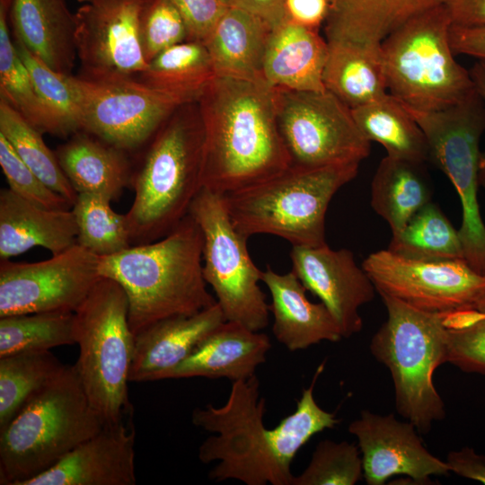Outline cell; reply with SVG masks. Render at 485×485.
<instances>
[{
	"instance_id": "cell-1",
	"label": "cell",
	"mask_w": 485,
	"mask_h": 485,
	"mask_svg": "<svg viewBox=\"0 0 485 485\" xmlns=\"http://www.w3.org/2000/svg\"><path fill=\"white\" fill-rule=\"evenodd\" d=\"M324 363L316 369L293 413L268 429L264 424L266 400L260 396L257 375L232 383L221 407L207 404L193 410L196 427L214 433L198 448L203 463L217 461L210 480H235L246 485H292V463L299 450L316 434L333 428L340 419L315 401L313 391Z\"/></svg>"
},
{
	"instance_id": "cell-2",
	"label": "cell",
	"mask_w": 485,
	"mask_h": 485,
	"mask_svg": "<svg viewBox=\"0 0 485 485\" xmlns=\"http://www.w3.org/2000/svg\"><path fill=\"white\" fill-rule=\"evenodd\" d=\"M204 132L202 185L225 195L287 169L275 89L264 81L215 76L198 101Z\"/></svg>"
},
{
	"instance_id": "cell-3",
	"label": "cell",
	"mask_w": 485,
	"mask_h": 485,
	"mask_svg": "<svg viewBox=\"0 0 485 485\" xmlns=\"http://www.w3.org/2000/svg\"><path fill=\"white\" fill-rule=\"evenodd\" d=\"M202 232L188 214L167 235L100 257L101 277L115 280L128 300L136 336L151 325L195 314L216 303L202 270Z\"/></svg>"
},
{
	"instance_id": "cell-4",
	"label": "cell",
	"mask_w": 485,
	"mask_h": 485,
	"mask_svg": "<svg viewBox=\"0 0 485 485\" xmlns=\"http://www.w3.org/2000/svg\"><path fill=\"white\" fill-rule=\"evenodd\" d=\"M204 146L198 101L178 107L145 145L132 166L129 187L135 195L125 214L131 244L161 239L189 214L203 188Z\"/></svg>"
},
{
	"instance_id": "cell-5",
	"label": "cell",
	"mask_w": 485,
	"mask_h": 485,
	"mask_svg": "<svg viewBox=\"0 0 485 485\" xmlns=\"http://www.w3.org/2000/svg\"><path fill=\"white\" fill-rule=\"evenodd\" d=\"M103 427L75 366L66 365L0 431V484L23 485Z\"/></svg>"
},
{
	"instance_id": "cell-6",
	"label": "cell",
	"mask_w": 485,
	"mask_h": 485,
	"mask_svg": "<svg viewBox=\"0 0 485 485\" xmlns=\"http://www.w3.org/2000/svg\"><path fill=\"white\" fill-rule=\"evenodd\" d=\"M359 163L322 168L290 165L250 187L223 195L236 230L246 237L278 236L292 246L325 242V216L337 191L357 174Z\"/></svg>"
},
{
	"instance_id": "cell-7",
	"label": "cell",
	"mask_w": 485,
	"mask_h": 485,
	"mask_svg": "<svg viewBox=\"0 0 485 485\" xmlns=\"http://www.w3.org/2000/svg\"><path fill=\"white\" fill-rule=\"evenodd\" d=\"M74 365L88 400L104 426L132 416L128 383L135 336L128 300L115 280L101 277L74 312Z\"/></svg>"
},
{
	"instance_id": "cell-8",
	"label": "cell",
	"mask_w": 485,
	"mask_h": 485,
	"mask_svg": "<svg viewBox=\"0 0 485 485\" xmlns=\"http://www.w3.org/2000/svg\"><path fill=\"white\" fill-rule=\"evenodd\" d=\"M451 26L445 4L410 19L381 42L387 90L407 108L444 110L476 90L469 70L454 59Z\"/></svg>"
},
{
	"instance_id": "cell-9",
	"label": "cell",
	"mask_w": 485,
	"mask_h": 485,
	"mask_svg": "<svg viewBox=\"0 0 485 485\" xmlns=\"http://www.w3.org/2000/svg\"><path fill=\"white\" fill-rule=\"evenodd\" d=\"M387 319L371 339L370 350L390 370L398 413L418 431L428 433L445 418V403L433 384L435 370L446 363L444 317L380 295Z\"/></svg>"
},
{
	"instance_id": "cell-10",
	"label": "cell",
	"mask_w": 485,
	"mask_h": 485,
	"mask_svg": "<svg viewBox=\"0 0 485 485\" xmlns=\"http://www.w3.org/2000/svg\"><path fill=\"white\" fill-rule=\"evenodd\" d=\"M407 109L427 137L428 161L448 177L459 195L463 216L458 232L464 260L475 271L483 275L485 225L477 192L480 186L479 144L485 131V100L475 90L458 103L444 110L423 111Z\"/></svg>"
},
{
	"instance_id": "cell-11",
	"label": "cell",
	"mask_w": 485,
	"mask_h": 485,
	"mask_svg": "<svg viewBox=\"0 0 485 485\" xmlns=\"http://www.w3.org/2000/svg\"><path fill=\"white\" fill-rule=\"evenodd\" d=\"M189 214L202 232L203 276L225 321L262 331L270 313L260 287L262 270L251 258L248 237L234 226L223 195L202 188Z\"/></svg>"
},
{
	"instance_id": "cell-12",
	"label": "cell",
	"mask_w": 485,
	"mask_h": 485,
	"mask_svg": "<svg viewBox=\"0 0 485 485\" xmlns=\"http://www.w3.org/2000/svg\"><path fill=\"white\" fill-rule=\"evenodd\" d=\"M278 130L293 166L360 163L370 154L351 109L329 91L275 89Z\"/></svg>"
},
{
	"instance_id": "cell-13",
	"label": "cell",
	"mask_w": 485,
	"mask_h": 485,
	"mask_svg": "<svg viewBox=\"0 0 485 485\" xmlns=\"http://www.w3.org/2000/svg\"><path fill=\"white\" fill-rule=\"evenodd\" d=\"M362 268L379 295L419 311L443 317L485 315V276L465 260H418L381 250L368 255Z\"/></svg>"
},
{
	"instance_id": "cell-14",
	"label": "cell",
	"mask_w": 485,
	"mask_h": 485,
	"mask_svg": "<svg viewBox=\"0 0 485 485\" xmlns=\"http://www.w3.org/2000/svg\"><path fill=\"white\" fill-rule=\"evenodd\" d=\"M84 130L127 152L138 151L181 105L179 98L137 77L75 76Z\"/></svg>"
},
{
	"instance_id": "cell-15",
	"label": "cell",
	"mask_w": 485,
	"mask_h": 485,
	"mask_svg": "<svg viewBox=\"0 0 485 485\" xmlns=\"http://www.w3.org/2000/svg\"><path fill=\"white\" fill-rule=\"evenodd\" d=\"M100 257L75 243L37 262H0V317L75 312L101 278Z\"/></svg>"
},
{
	"instance_id": "cell-16",
	"label": "cell",
	"mask_w": 485,
	"mask_h": 485,
	"mask_svg": "<svg viewBox=\"0 0 485 485\" xmlns=\"http://www.w3.org/2000/svg\"><path fill=\"white\" fill-rule=\"evenodd\" d=\"M143 0H92L75 16V43L83 77H136L146 70L138 16Z\"/></svg>"
},
{
	"instance_id": "cell-17",
	"label": "cell",
	"mask_w": 485,
	"mask_h": 485,
	"mask_svg": "<svg viewBox=\"0 0 485 485\" xmlns=\"http://www.w3.org/2000/svg\"><path fill=\"white\" fill-rule=\"evenodd\" d=\"M348 432L357 439L363 478L368 485H383L395 475L423 483L430 476L450 473L446 462L424 446L416 427L392 414L364 410L348 425Z\"/></svg>"
},
{
	"instance_id": "cell-18",
	"label": "cell",
	"mask_w": 485,
	"mask_h": 485,
	"mask_svg": "<svg viewBox=\"0 0 485 485\" xmlns=\"http://www.w3.org/2000/svg\"><path fill=\"white\" fill-rule=\"evenodd\" d=\"M292 271L306 290L320 298L340 326L342 338L359 332L363 321L359 308L375 298L370 277L359 268L353 252L319 246H292Z\"/></svg>"
},
{
	"instance_id": "cell-19",
	"label": "cell",
	"mask_w": 485,
	"mask_h": 485,
	"mask_svg": "<svg viewBox=\"0 0 485 485\" xmlns=\"http://www.w3.org/2000/svg\"><path fill=\"white\" fill-rule=\"evenodd\" d=\"M132 416L104 426L56 465L23 485H135Z\"/></svg>"
},
{
	"instance_id": "cell-20",
	"label": "cell",
	"mask_w": 485,
	"mask_h": 485,
	"mask_svg": "<svg viewBox=\"0 0 485 485\" xmlns=\"http://www.w3.org/2000/svg\"><path fill=\"white\" fill-rule=\"evenodd\" d=\"M270 348L267 334L225 321L187 358L165 372L161 380L191 377L226 378L232 383L247 380L265 362Z\"/></svg>"
},
{
	"instance_id": "cell-21",
	"label": "cell",
	"mask_w": 485,
	"mask_h": 485,
	"mask_svg": "<svg viewBox=\"0 0 485 485\" xmlns=\"http://www.w3.org/2000/svg\"><path fill=\"white\" fill-rule=\"evenodd\" d=\"M224 322L216 303L195 314L168 318L142 331L135 336L129 382L161 380Z\"/></svg>"
},
{
	"instance_id": "cell-22",
	"label": "cell",
	"mask_w": 485,
	"mask_h": 485,
	"mask_svg": "<svg viewBox=\"0 0 485 485\" xmlns=\"http://www.w3.org/2000/svg\"><path fill=\"white\" fill-rule=\"evenodd\" d=\"M261 282L271 295L273 334L288 350L305 349L322 341L336 342L342 339L330 311L322 302L314 304L308 300L306 288L292 270L279 274L267 266L262 270Z\"/></svg>"
},
{
	"instance_id": "cell-23",
	"label": "cell",
	"mask_w": 485,
	"mask_h": 485,
	"mask_svg": "<svg viewBox=\"0 0 485 485\" xmlns=\"http://www.w3.org/2000/svg\"><path fill=\"white\" fill-rule=\"evenodd\" d=\"M8 21L13 40L53 70L71 75L75 16L66 0H10Z\"/></svg>"
},
{
	"instance_id": "cell-24",
	"label": "cell",
	"mask_w": 485,
	"mask_h": 485,
	"mask_svg": "<svg viewBox=\"0 0 485 485\" xmlns=\"http://www.w3.org/2000/svg\"><path fill=\"white\" fill-rule=\"evenodd\" d=\"M77 235L72 209H46L21 198L9 188L1 189V260L38 246L56 255L75 245Z\"/></svg>"
},
{
	"instance_id": "cell-25",
	"label": "cell",
	"mask_w": 485,
	"mask_h": 485,
	"mask_svg": "<svg viewBox=\"0 0 485 485\" xmlns=\"http://www.w3.org/2000/svg\"><path fill=\"white\" fill-rule=\"evenodd\" d=\"M328 43L317 31L284 21L271 29L262 68L274 89L325 91L322 74Z\"/></svg>"
},
{
	"instance_id": "cell-26",
	"label": "cell",
	"mask_w": 485,
	"mask_h": 485,
	"mask_svg": "<svg viewBox=\"0 0 485 485\" xmlns=\"http://www.w3.org/2000/svg\"><path fill=\"white\" fill-rule=\"evenodd\" d=\"M55 154L77 194H95L113 202L130 186L128 154L84 130L71 135Z\"/></svg>"
},
{
	"instance_id": "cell-27",
	"label": "cell",
	"mask_w": 485,
	"mask_h": 485,
	"mask_svg": "<svg viewBox=\"0 0 485 485\" xmlns=\"http://www.w3.org/2000/svg\"><path fill=\"white\" fill-rule=\"evenodd\" d=\"M450 0H330L324 23L327 40L378 47L414 16Z\"/></svg>"
},
{
	"instance_id": "cell-28",
	"label": "cell",
	"mask_w": 485,
	"mask_h": 485,
	"mask_svg": "<svg viewBox=\"0 0 485 485\" xmlns=\"http://www.w3.org/2000/svg\"><path fill=\"white\" fill-rule=\"evenodd\" d=\"M270 31L260 18L232 5L205 43L216 76L264 81L263 60Z\"/></svg>"
},
{
	"instance_id": "cell-29",
	"label": "cell",
	"mask_w": 485,
	"mask_h": 485,
	"mask_svg": "<svg viewBox=\"0 0 485 485\" xmlns=\"http://www.w3.org/2000/svg\"><path fill=\"white\" fill-rule=\"evenodd\" d=\"M327 43L322 74L327 91L350 109L388 93L380 46H362L340 40H327Z\"/></svg>"
},
{
	"instance_id": "cell-30",
	"label": "cell",
	"mask_w": 485,
	"mask_h": 485,
	"mask_svg": "<svg viewBox=\"0 0 485 485\" xmlns=\"http://www.w3.org/2000/svg\"><path fill=\"white\" fill-rule=\"evenodd\" d=\"M432 190L423 163L386 155L371 183V206L388 223L392 234L431 202Z\"/></svg>"
},
{
	"instance_id": "cell-31",
	"label": "cell",
	"mask_w": 485,
	"mask_h": 485,
	"mask_svg": "<svg viewBox=\"0 0 485 485\" xmlns=\"http://www.w3.org/2000/svg\"><path fill=\"white\" fill-rule=\"evenodd\" d=\"M353 119L368 141L384 146L392 157L424 163L429 160L427 137L408 109L389 93L351 109Z\"/></svg>"
},
{
	"instance_id": "cell-32",
	"label": "cell",
	"mask_w": 485,
	"mask_h": 485,
	"mask_svg": "<svg viewBox=\"0 0 485 485\" xmlns=\"http://www.w3.org/2000/svg\"><path fill=\"white\" fill-rule=\"evenodd\" d=\"M215 76L207 47L186 40L159 53L136 77L187 103L198 101Z\"/></svg>"
},
{
	"instance_id": "cell-33",
	"label": "cell",
	"mask_w": 485,
	"mask_h": 485,
	"mask_svg": "<svg viewBox=\"0 0 485 485\" xmlns=\"http://www.w3.org/2000/svg\"><path fill=\"white\" fill-rule=\"evenodd\" d=\"M387 250L410 260H464L458 230L432 202L420 208L401 231L392 234Z\"/></svg>"
},
{
	"instance_id": "cell-34",
	"label": "cell",
	"mask_w": 485,
	"mask_h": 485,
	"mask_svg": "<svg viewBox=\"0 0 485 485\" xmlns=\"http://www.w3.org/2000/svg\"><path fill=\"white\" fill-rule=\"evenodd\" d=\"M65 366L50 350L0 357V431Z\"/></svg>"
},
{
	"instance_id": "cell-35",
	"label": "cell",
	"mask_w": 485,
	"mask_h": 485,
	"mask_svg": "<svg viewBox=\"0 0 485 485\" xmlns=\"http://www.w3.org/2000/svg\"><path fill=\"white\" fill-rule=\"evenodd\" d=\"M9 4L10 0H0V97L42 134L56 136L53 120L12 40Z\"/></svg>"
},
{
	"instance_id": "cell-36",
	"label": "cell",
	"mask_w": 485,
	"mask_h": 485,
	"mask_svg": "<svg viewBox=\"0 0 485 485\" xmlns=\"http://www.w3.org/2000/svg\"><path fill=\"white\" fill-rule=\"evenodd\" d=\"M0 134L42 181L74 204L77 193L63 172L55 152L45 144L42 133L3 97H0Z\"/></svg>"
},
{
	"instance_id": "cell-37",
	"label": "cell",
	"mask_w": 485,
	"mask_h": 485,
	"mask_svg": "<svg viewBox=\"0 0 485 485\" xmlns=\"http://www.w3.org/2000/svg\"><path fill=\"white\" fill-rule=\"evenodd\" d=\"M74 344L73 312H42L0 317V357Z\"/></svg>"
},
{
	"instance_id": "cell-38",
	"label": "cell",
	"mask_w": 485,
	"mask_h": 485,
	"mask_svg": "<svg viewBox=\"0 0 485 485\" xmlns=\"http://www.w3.org/2000/svg\"><path fill=\"white\" fill-rule=\"evenodd\" d=\"M13 40L36 91L53 120L56 136L67 137L81 130L80 95L75 76L53 70L20 41Z\"/></svg>"
},
{
	"instance_id": "cell-39",
	"label": "cell",
	"mask_w": 485,
	"mask_h": 485,
	"mask_svg": "<svg viewBox=\"0 0 485 485\" xmlns=\"http://www.w3.org/2000/svg\"><path fill=\"white\" fill-rule=\"evenodd\" d=\"M104 197L79 193L72 211L78 228L76 243L99 257L119 253L131 246L125 214H119Z\"/></svg>"
},
{
	"instance_id": "cell-40",
	"label": "cell",
	"mask_w": 485,
	"mask_h": 485,
	"mask_svg": "<svg viewBox=\"0 0 485 485\" xmlns=\"http://www.w3.org/2000/svg\"><path fill=\"white\" fill-rule=\"evenodd\" d=\"M363 477L358 446L347 441L318 443L306 468L292 485H354Z\"/></svg>"
},
{
	"instance_id": "cell-41",
	"label": "cell",
	"mask_w": 485,
	"mask_h": 485,
	"mask_svg": "<svg viewBox=\"0 0 485 485\" xmlns=\"http://www.w3.org/2000/svg\"><path fill=\"white\" fill-rule=\"evenodd\" d=\"M138 32L147 63L162 51L189 40L186 23L171 0H143Z\"/></svg>"
},
{
	"instance_id": "cell-42",
	"label": "cell",
	"mask_w": 485,
	"mask_h": 485,
	"mask_svg": "<svg viewBox=\"0 0 485 485\" xmlns=\"http://www.w3.org/2000/svg\"><path fill=\"white\" fill-rule=\"evenodd\" d=\"M0 165L9 189L27 201L50 210H69L73 203L50 189L18 156L0 134Z\"/></svg>"
},
{
	"instance_id": "cell-43",
	"label": "cell",
	"mask_w": 485,
	"mask_h": 485,
	"mask_svg": "<svg viewBox=\"0 0 485 485\" xmlns=\"http://www.w3.org/2000/svg\"><path fill=\"white\" fill-rule=\"evenodd\" d=\"M446 362L467 373L485 375V315L477 313L446 327Z\"/></svg>"
},
{
	"instance_id": "cell-44",
	"label": "cell",
	"mask_w": 485,
	"mask_h": 485,
	"mask_svg": "<svg viewBox=\"0 0 485 485\" xmlns=\"http://www.w3.org/2000/svg\"><path fill=\"white\" fill-rule=\"evenodd\" d=\"M181 13L189 40L205 45L215 26L232 6L231 0H171Z\"/></svg>"
},
{
	"instance_id": "cell-45",
	"label": "cell",
	"mask_w": 485,
	"mask_h": 485,
	"mask_svg": "<svg viewBox=\"0 0 485 485\" xmlns=\"http://www.w3.org/2000/svg\"><path fill=\"white\" fill-rule=\"evenodd\" d=\"M330 11V0H285L284 21L319 31Z\"/></svg>"
},
{
	"instance_id": "cell-46",
	"label": "cell",
	"mask_w": 485,
	"mask_h": 485,
	"mask_svg": "<svg viewBox=\"0 0 485 485\" xmlns=\"http://www.w3.org/2000/svg\"><path fill=\"white\" fill-rule=\"evenodd\" d=\"M449 40L454 55L461 54L485 59V28L452 24Z\"/></svg>"
},
{
	"instance_id": "cell-47",
	"label": "cell",
	"mask_w": 485,
	"mask_h": 485,
	"mask_svg": "<svg viewBox=\"0 0 485 485\" xmlns=\"http://www.w3.org/2000/svg\"><path fill=\"white\" fill-rule=\"evenodd\" d=\"M446 463L450 472L481 481L485 484V456L478 454L470 447L448 454Z\"/></svg>"
},
{
	"instance_id": "cell-48",
	"label": "cell",
	"mask_w": 485,
	"mask_h": 485,
	"mask_svg": "<svg viewBox=\"0 0 485 485\" xmlns=\"http://www.w3.org/2000/svg\"><path fill=\"white\" fill-rule=\"evenodd\" d=\"M446 5L453 25L485 28V0H450Z\"/></svg>"
},
{
	"instance_id": "cell-49",
	"label": "cell",
	"mask_w": 485,
	"mask_h": 485,
	"mask_svg": "<svg viewBox=\"0 0 485 485\" xmlns=\"http://www.w3.org/2000/svg\"><path fill=\"white\" fill-rule=\"evenodd\" d=\"M231 3L260 18L271 29L284 22L285 0H231Z\"/></svg>"
},
{
	"instance_id": "cell-50",
	"label": "cell",
	"mask_w": 485,
	"mask_h": 485,
	"mask_svg": "<svg viewBox=\"0 0 485 485\" xmlns=\"http://www.w3.org/2000/svg\"><path fill=\"white\" fill-rule=\"evenodd\" d=\"M469 72L477 92L485 100V59L474 63ZM479 185L485 188V151L480 154Z\"/></svg>"
},
{
	"instance_id": "cell-51",
	"label": "cell",
	"mask_w": 485,
	"mask_h": 485,
	"mask_svg": "<svg viewBox=\"0 0 485 485\" xmlns=\"http://www.w3.org/2000/svg\"><path fill=\"white\" fill-rule=\"evenodd\" d=\"M78 1L81 2V3L85 4V3H88V2H90V1H92V0H78Z\"/></svg>"
},
{
	"instance_id": "cell-52",
	"label": "cell",
	"mask_w": 485,
	"mask_h": 485,
	"mask_svg": "<svg viewBox=\"0 0 485 485\" xmlns=\"http://www.w3.org/2000/svg\"><path fill=\"white\" fill-rule=\"evenodd\" d=\"M483 275L485 276V271H484V274H483Z\"/></svg>"
}]
</instances>
